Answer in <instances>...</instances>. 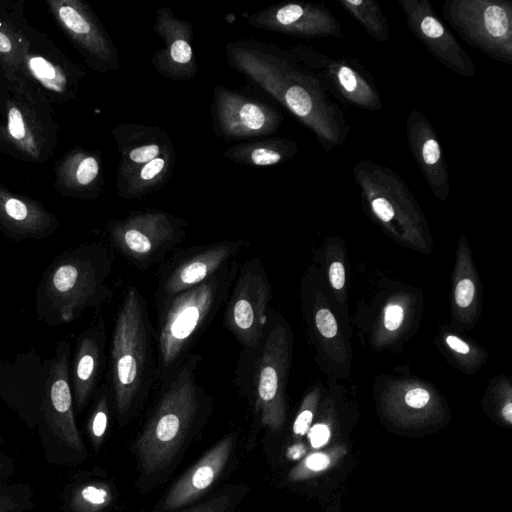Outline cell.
I'll return each mask as SVG.
<instances>
[{
  "label": "cell",
  "mask_w": 512,
  "mask_h": 512,
  "mask_svg": "<svg viewBox=\"0 0 512 512\" xmlns=\"http://www.w3.org/2000/svg\"><path fill=\"white\" fill-rule=\"evenodd\" d=\"M52 104L18 74L0 71V151L23 162L43 163L58 145Z\"/></svg>",
  "instance_id": "cell-1"
},
{
  "label": "cell",
  "mask_w": 512,
  "mask_h": 512,
  "mask_svg": "<svg viewBox=\"0 0 512 512\" xmlns=\"http://www.w3.org/2000/svg\"><path fill=\"white\" fill-rule=\"evenodd\" d=\"M196 379L188 366L178 371L135 443L141 468L148 474L176 455L192 426L199 404Z\"/></svg>",
  "instance_id": "cell-2"
},
{
  "label": "cell",
  "mask_w": 512,
  "mask_h": 512,
  "mask_svg": "<svg viewBox=\"0 0 512 512\" xmlns=\"http://www.w3.org/2000/svg\"><path fill=\"white\" fill-rule=\"evenodd\" d=\"M141 296L134 287L125 294L112 339V382L119 414L125 415L139 391L146 358V327Z\"/></svg>",
  "instance_id": "cell-3"
},
{
  "label": "cell",
  "mask_w": 512,
  "mask_h": 512,
  "mask_svg": "<svg viewBox=\"0 0 512 512\" xmlns=\"http://www.w3.org/2000/svg\"><path fill=\"white\" fill-rule=\"evenodd\" d=\"M442 14L469 46L499 62L512 63V1L446 0Z\"/></svg>",
  "instance_id": "cell-4"
},
{
  "label": "cell",
  "mask_w": 512,
  "mask_h": 512,
  "mask_svg": "<svg viewBox=\"0 0 512 512\" xmlns=\"http://www.w3.org/2000/svg\"><path fill=\"white\" fill-rule=\"evenodd\" d=\"M80 72L45 33L29 28L28 42L17 74L51 104H63L74 98Z\"/></svg>",
  "instance_id": "cell-5"
},
{
  "label": "cell",
  "mask_w": 512,
  "mask_h": 512,
  "mask_svg": "<svg viewBox=\"0 0 512 512\" xmlns=\"http://www.w3.org/2000/svg\"><path fill=\"white\" fill-rule=\"evenodd\" d=\"M300 54L307 68L321 77L332 98L371 112L382 109L377 85L359 61L347 57L332 58L310 48L300 49Z\"/></svg>",
  "instance_id": "cell-6"
},
{
  "label": "cell",
  "mask_w": 512,
  "mask_h": 512,
  "mask_svg": "<svg viewBox=\"0 0 512 512\" xmlns=\"http://www.w3.org/2000/svg\"><path fill=\"white\" fill-rule=\"evenodd\" d=\"M212 278L177 294L160 327L159 351L163 365L172 364L202 326L216 299Z\"/></svg>",
  "instance_id": "cell-7"
},
{
  "label": "cell",
  "mask_w": 512,
  "mask_h": 512,
  "mask_svg": "<svg viewBox=\"0 0 512 512\" xmlns=\"http://www.w3.org/2000/svg\"><path fill=\"white\" fill-rule=\"evenodd\" d=\"M409 31L427 51L452 72L472 78L475 64L428 0H397Z\"/></svg>",
  "instance_id": "cell-8"
},
{
  "label": "cell",
  "mask_w": 512,
  "mask_h": 512,
  "mask_svg": "<svg viewBox=\"0 0 512 512\" xmlns=\"http://www.w3.org/2000/svg\"><path fill=\"white\" fill-rule=\"evenodd\" d=\"M268 301L269 289L263 269L256 262L245 264L225 314L228 328L242 345L248 348L259 345Z\"/></svg>",
  "instance_id": "cell-9"
},
{
  "label": "cell",
  "mask_w": 512,
  "mask_h": 512,
  "mask_svg": "<svg viewBox=\"0 0 512 512\" xmlns=\"http://www.w3.org/2000/svg\"><path fill=\"white\" fill-rule=\"evenodd\" d=\"M100 284L96 266L78 253L65 256L51 268L44 284L51 307L65 322L74 320Z\"/></svg>",
  "instance_id": "cell-10"
},
{
  "label": "cell",
  "mask_w": 512,
  "mask_h": 512,
  "mask_svg": "<svg viewBox=\"0 0 512 512\" xmlns=\"http://www.w3.org/2000/svg\"><path fill=\"white\" fill-rule=\"evenodd\" d=\"M405 132L409 150L432 193L444 200L450 192L448 165L439 136L429 118L410 109Z\"/></svg>",
  "instance_id": "cell-11"
},
{
  "label": "cell",
  "mask_w": 512,
  "mask_h": 512,
  "mask_svg": "<svg viewBox=\"0 0 512 512\" xmlns=\"http://www.w3.org/2000/svg\"><path fill=\"white\" fill-rule=\"evenodd\" d=\"M283 339L272 331L263 345L256 371V406L261 423L278 430L284 420L282 396Z\"/></svg>",
  "instance_id": "cell-12"
},
{
  "label": "cell",
  "mask_w": 512,
  "mask_h": 512,
  "mask_svg": "<svg viewBox=\"0 0 512 512\" xmlns=\"http://www.w3.org/2000/svg\"><path fill=\"white\" fill-rule=\"evenodd\" d=\"M59 226L40 202L12 191L0 181V229L16 240L45 238Z\"/></svg>",
  "instance_id": "cell-13"
},
{
  "label": "cell",
  "mask_w": 512,
  "mask_h": 512,
  "mask_svg": "<svg viewBox=\"0 0 512 512\" xmlns=\"http://www.w3.org/2000/svg\"><path fill=\"white\" fill-rule=\"evenodd\" d=\"M48 9L62 33L89 60H106L109 49L102 31L87 7L78 0H47Z\"/></svg>",
  "instance_id": "cell-14"
},
{
  "label": "cell",
  "mask_w": 512,
  "mask_h": 512,
  "mask_svg": "<svg viewBox=\"0 0 512 512\" xmlns=\"http://www.w3.org/2000/svg\"><path fill=\"white\" fill-rule=\"evenodd\" d=\"M233 437L227 436L208 450L169 490L163 507L176 510L199 498L219 477L232 451Z\"/></svg>",
  "instance_id": "cell-15"
},
{
  "label": "cell",
  "mask_w": 512,
  "mask_h": 512,
  "mask_svg": "<svg viewBox=\"0 0 512 512\" xmlns=\"http://www.w3.org/2000/svg\"><path fill=\"white\" fill-rule=\"evenodd\" d=\"M278 26L308 38L342 37V25L324 4H287L274 16Z\"/></svg>",
  "instance_id": "cell-16"
},
{
  "label": "cell",
  "mask_w": 512,
  "mask_h": 512,
  "mask_svg": "<svg viewBox=\"0 0 512 512\" xmlns=\"http://www.w3.org/2000/svg\"><path fill=\"white\" fill-rule=\"evenodd\" d=\"M69 344L62 342L53 358L45 390V407L54 425L76 435L72 414V395L68 370Z\"/></svg>",
  "instance_id": "cell-17"
},
{
  "label": "cell",
  "mask_w": 512,
  "mask_h": 512,
  "mask_svg": "<svg viewBox=\"0 0 512 512\" xmlns=\"http://www.w3.org/2000/svg\"><path fill=\"white\" fill-rule=\"evenodd\" d=\"M170 236V229L157 217L127 223L117 228L113 235L118 248L138 262L153 258Z\"/></svg>",
  "instance_id": "cell-18"
},
{
  "label": "cell",
  "mask_w": 512,
  "mask_h": 512,
  "mask_svg": "<svg viewBox=\"0 0 512 512\" xmlns=\"http://www.w3.org/2000/svg\"><path fill=\"white\" fill-rule=\"evenodd\" d=\"M236 251L231 244H220L206 248L182 262L169 275L164 290L168 294H179L197 286L211 278V276Z\"/></svg>",
  "instance_id": "cell-19"
},
{
  "label": "cell",
  "mask_w": 512,
  "mask_h": 512,
  "mask_svg": "<svg viewBox=\"0 0 512 512\" xmlns=\"http://www.w3.org/2000/svg\"><path fill=\"white\" fill-rule=\"evenodd\" d=\"M55 189L65 197H79L94 184L99 174L98 160L80 149L63 155L54 167Z\"/></svg>",
  "instance_id": "cell-20"
},
{
  "label": "cell",
  "mask_w": 512,
  "mask_h": 512,
  "mask_svg": "<svg viewBox=\"0 0 512 512\" xmlns=\"http://www.w3.org/2000/svg\"><path fill=\"white\" fill-rule=\"evenodd\" d=\"M9 5L0 3V70L17 74L30 26L24 19L22 8Z\"/></svg>",
  "instance_id": "cell-21"
},
{
  "label": "cell",
  "mask_w": 512,
  "mask_h": 512,
  "mask_svg": "<svg viewBox=\"0 0 512 512\" xmlns=\"http://www.w3.org/2000/svg\"><path fill=\"white\" fill-rule=\"evenodd\" d=\"M100 356L96 338L91 334L85 335L78 345L72 368V384L78 407L85 403L96 383Z\"/></svg>",
  "instance_id": "cell-22"
},
{
  "label": "cell",
  "mask_w": 512,
  "mask_h": 512,
  "mask_svg": "<svg viewBox=\"0 0 512 512\" xmlns=\"http://www.w3.org/2000/svg\"><path fill=\"white\" fill-rule=\"evenodd\" d=\"M338 4L364 28L371 38L378 42L389 40V22L377 1L339 0Z\"/></svg>",
  "instance_id": "cell-23"
},
{
  "label": "cell",
  "mask_w": 512,
  "mask_h": 512,
  "mask_svg": "<svg viewBox=\"0 0 512 512\" xmlns=\"http://www.w3.org/2000/svg\"><path fill=\"white\" fill-rule=\"evenodd\" d=\"M229 114V126L245 133L259 131L268 122L265 111L253 103H244L236 110L232 109Z\"/></svg>",
  "instance_id": "cell-24"
},
{
  "label": "cell",
  "mask_w": 512,
  "mask_h": 512,
  "mask_svg": "<svg viewBox=\"0 0 512 512\" xmlns=\"http://www.w3.org/2000/svg\"><path fill=\"white\" fill-rule=\"evenodd\" d=\"M108 422L106 397H102L93 415L91 429L96 439H101L105 434Z\"/></svg>",
  "instance_id": "cell-25"
},
{
  "label": "cell",
  "mask_w": 512,
  "mask_h": 512,
  "mask_svg": "<svg viewBox=\"0 0 512 512\" xmlns=\"http://www.w3.org/2000/svg\"><path fill=\"white\" fill-rule=\"evenodd\" d=\"M315 323L319 332L327 338H332L337 333V323L333 314L328 309H320L315 317Z\"/></svg>",
  "instance_id": "cell-26"
},
{
  "label": "cell",
  "mask_w": 512,
  "mask_h": 512,
  "mask_svg": "<svg viewBox=\"0 0 512 512\" xmlns=\"http://www.w3.org/2000/svg\"><path fill=\"white\" fill-rule=\"evenodd\" d=\"M230 501L229 495H219L183 512H225L230 506Z\"/></svg>",
  "instance_id": "cell-27"
},
{
  "label": "cell",
  "mask_w": 512,
  "mask_h": 512,
  "mask_svg": "<svg viewBox=\"0 0 512 512\" xmlns=\"http://www.w3.org/2000/svg\"><path fill=\"white\" fill-rule=\"evenodd\" d=\"M474 291V284L470 279L461 280L455 290L456 303L463 308L469 306L473 300Z\"/></svg>",
  "instance_id": "cell-28"
},
{
  "label": "cell",
  "mask_w": 512,
  "mask_h": 512,
  "mask_svg": "<svg viewBox=\"0 0 512 512\" xmlns=\"http://www.w3.org/2000/svg\"><path fill=\"white\" fill-rule=\"evenodd\" d=\"M82 497L95 506L106 505L110 495L104 487L87 486L82 490Z\"/></svg>",
  "instance_id": "cell-29"
},
{
  "label": "cell",
  "mask_w": 512,
  "mask_h": 512,
  "mask_svg": "<svg viewBox=\"0 0 512 512\" xmlns=\"http://www.w3.org/2000/svg\"><path fill=\"white\" fill-rule=\"evenodd\" d=\"M251 159L256 165H272L278 163L282 159V155L273 149L258 148L251 154Z\"/></svg>",
  "instance_id": "cell-30"
},
{
  "label": "cell",
  "mask_w": 512,
  "mask_h": 512,
  "mask_svg": "<svg viewBox=\"0 0 512 512\" xmlns=\"http://www.w3.org/2000/svg\"><path fill=\"white\" fill-rule=\"evenodd\" d=\"M172 59L181 64H186L192 57L191 46L185 40H176L171 46Z\"/></svg>",
  "instance_id": "cell-31"
},
{
  "label": "cell",
  "mask_w": 512,
  "mask_h": 512,
  "mask_svg": "<svg viewBox=\"0 0 512 512\" xmlns=\"http://www.w3.org/2000/svg\"><path fill=\"white\" fill-rule=\"evenodd\" d=\"M158 153L159 147L156 144H151L133 149L129 157L134 162L143 163L155 159Z\"/></svg>",
  "instance_id": "cell-32"
},
{
  "label": "cell",
  "mask_w": 512,
  "mask_h": 512,
  "mask_svg": "<svg viewBox=\"0 0 512 512\" xmlns=\"http://www.w3.org/2000/svg\"><path fill=\"white\" fill-rule=\"evenodd\" d=\"M404 317L403 309L398 305H391L386 308L384 324L388 330H396L400 327Z\"/></svg>",
  "instance_id": "cell-33"
},
{
  "label": "cell",
  "mask_w": 512,
  "mask_h": 512,
  "mask_svg": "<svg viewBox=\"0 0 512 512\" xmlns=\"http://www.w3.org/2000/svg\"><path fill=\"white\" fill-rule=\"evenodd\" d=\"M430 395L423 388H414L409 390L405 395V401L412 408H422L429 401Z\"/></svg>",
  "instance_id": "cell-34"
},
{
  "label": "cell",
  "mask_w": 512,
  "mask_h": 512,
  "mask_svg": "<svg viewBox=\"0 0 512 512\" xmlns=\"http://www.w3.org/2000/svg\"><path fill=\"white\" fill-rule=\"evenodd\" d=\"M311 445L314 448H319L325 445L330 438V430L324 424H316L312 427L309 433Z\"/></svg>",
  "instance_id": "cell-35"
},
{
  "label": "cell",
  "mask_w": 512,
  "mask_h": 512,
  "mask_svg": "<svg viewBox=\"0 0 512 512\" xmlns=\"http://www.w3.org/2000/svg\"><path fill=\"white\" fill-rule=\"evenodd\" d=\"M313 419V413L309 409H303L293 424V432L297 436H303L309 429Z\"/></svg>",
  "instance_id": "cell-36"
},
{
  "label": "cell",
  "mask_w": 512,
  "mask_h": 512,
  "mask_svg": "<svg viewBox=\"0 0 512 512\" xmlns=\"http://www.w3.org/2000/svg\"><path fill=\"white\" fill-rule=\"evenodd\" d=\"M330 464V459L323 453H314L309 455L304 462V466L311 471H322Z\"/></svg>",
  "instance_id": "cell-37"
},
{
  "label": "cell",
  "mask_w": 512,
  "mask_h": 512,
  "mask_svg": "<svg viewBox=\"0 0 512 512\" xmlns=\"http://www.w3.org/2000/svg\"><path fill=\"white\" fill-rule=\"evenodd\" d=\"M329 278L333 288L339 290L345 283V270L340 262H333L329 269Z\"/></svg>",
  "instance_id": "cell-38"
},
{
  "label": "cell",
  "mask_w": 512,
  "mask_h": 512,
  "mask_svg": "<svg viewBox=\"0 0 512 512\" xmlns=\"http://www.w3.org/2000/svg\"><path fill=\"white\" fill-rule=\"evenodd\" d=\"M164 165L165 162L162 158H155L147 162V164L142 168L140 177L143 180H150L162 171Z\"/></svg>",
  "instance_id": "cell-39"
},
{
  "label": "cell",
  "mask_w": 512,
  "mask_h": 512,
  "mask_svg": "<svg viewBox=\"0 0 512 512\" xmlns=\"http://www.w3.org/2000/svg\"><path fill=\"white\" fill-rule=\"evenodd\" d=\"M446 342L453 350H455L458 353L466 354L469 352L468 345L459 338H457L456 336H448L446 338Z\"/></svg>",
  "instance_id": "cell-40"
},
{
  "label": "cell",
  "mask_w": 512,
  "mask_h": 512,
  "mask_svg": "<svg viewBox=\"0 0 512 512\" xmlns=\"http://www.w3.org/2000/svg\"><path fill=\"white\" fill-rule=\"evenodd\" d=\"M502 415L508 423H512V403L508 402L502 409Z\"/></svg>",
  "instance_id": "cell-41"
}]
</instances>
